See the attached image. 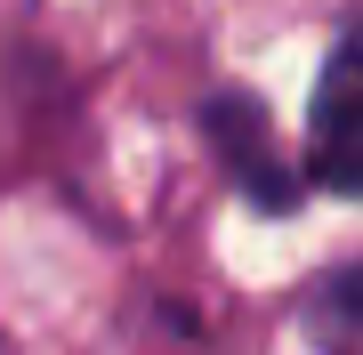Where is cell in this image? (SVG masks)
I'll return each instance as SVG.
<instances>
[{"label":"cell","instance_id":"1","mask_svg":"<svg viewBox=\"0 0 363 355\" xmlns=\"http://www.w3.org/2000/svg\"><path fill=\"white\" fill-rule=\"evenodd\" d=\"M202 145L218 154L226 186L250 202V210L283 218V210L307 202V170H298V154L283 145L274 113H267L250 89H210V97H202Z\"/></svg>","mask_w":363,"mask_h":355},{"label":"cell","instance_id":"3","mask_svg":"<svg viewBox=\"0 0 363 355\" xmlns=\"http://www.w3.org/2000/svg\"><path fill=\"white\" fill-rule=\"evenodd\" d=\"M355 266H331L323 275V291L307 299V315H298V331L315 339V355H363L355 347V331H363V299H355Z\"/></svg>","mask_w":363,"mask_h":355},{"label":"cell","instance_id":"2","mask_svg":"<svg viewBox=\"0 0 363 355\" xmlns=\"http://www.w3.org/2000/svg\"><path fill=\"white\" fill-rule=\"evenodd\" d=\"M355 25L331 33L323 65H315V106H307V194H355L363 186V145H355Z\"/></svg>","mask_w":363,"mask_h":355}]
</instances>
